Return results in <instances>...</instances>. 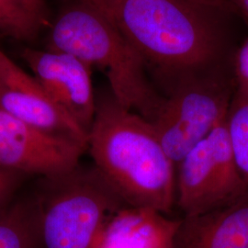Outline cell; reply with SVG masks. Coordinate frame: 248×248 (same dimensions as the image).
Listing matches in <instances>:
<instances>
[{"label": "cell", "mask_w": 248, "mask_h": 248, "mask_svg": "<svg viewBox=\"0 0 248 248\" xmlns=\"http://www.w3.org/2000/svg\"><path fill=\"white\" fill-rule=\"evenodd\" d=\"M24 177L26 175L0 166V210L8 206Z\"/></svg>", "instance_id": "2e32d148"}, {"label": "cell", "mask_w": 248, "mask_h": 248, "mask_svg": "<svg viewBox=\"0 0 248 248\" xmlns=\"http://www.w3.org/2000/svg\"><path fill=\"white\" fill-rule=\"evenodd\" d=\"M86 151L0 109V166L3 168L26 176L56 177L75 169Z\"/></svg>", "instance_id": "ba28073f"}, {"label": "cell", "mask_w": 248, "mask_h": 248, "mask_svg": "<svg viewBox=\"0 0 248 248\" xmlns=\"http://www.w3.org/2000/svg\"><path fill=\"white\" fill-rule=\"evenodd\" d=\"M48 50L70 53L106 75L110 93L128 109L152 121L163 97L146 77V62L98 10L76 0L53 23Z\"/></svg>", "instance_id": "3957f363"}, {"label": "cell", "mask_w": 248, "mask_h": 248, "mask_svg": "<svg viewBox=\"0 0 248 248\" xmlns=\"http://www.w3.org/2000/svg\"><path fill=\"white\" fill-rule=\"evenodd\" d=\"M0 248H42L34 199L0 210Z\"/></svg>", "instance_id": "7c38bea8"}, {"label": "cell", "mask_w": 248, "mask_h": 248, "mask_svg": "<svg viewBox=\"0 0 248 248\" xmlns=\"http://www.w3.org/2000/svg\"><path fill=\"white\" fill-rule=\"evenodd\" d=\"M37 192L42 248H95L108 220L127 206L94 165L44 177Z\"/></svg>", "instance_id": "277c9868"}, {"label": "cell", "mask_w": 248, "mask_h": 248, "mask_svg": "<svg viewBox=\"0 0 248 248\" xmlns=\"http://www.w3.org/2000/svg\"><path fill=\"white\" fill-rule=\"evenodd\" d=\"M196 5L218 14L228 12L232 9L230 0H188Z\"/></svg>", "instance_id": "ac0fdd59"}, {"label": "cell", "mask_w": 248, "mask_h": 248, "mask_svg": "<svg viewBox=\"0 0 248 248\" xmlns=\"http://www.w3.org/2000/svg\"><path fill=\"white\" fill-rule=\"evenodd\" d=\"M235 93L248 97V40L241 45L232 63Z\"/></svg>", "instance_id": "9a60e30c"}, {"label": "cell", "mask_w": 248, "mask_h": 248, "mask_svg": "<svg viewBox=\"0 0 248 248\" xmlns=\"http://www.w3.org/2000/svg\"><path fill=\"white\" fill-rule=\"evenodd\" d=\"M0 109L18 121L88 150L89 134L67 115L33 76L0 49Z\"/></svg>", "instance_id": "52a82bcc"}, {"label": "cell", "mask_w": 248, "mask_h": 248, "mask_svg": "<svg viewBox=\"0 0 248 248\" xmlns=\"http://www.w3.org/2000/svg\"><path fill=\"white\" fill-rule=\"evenodd\" d=\"M226 128L248 202V97L234 93L226 116Z\"/></svg>", "instance_id": "4fadbf2b"}, {"label": "cell", "mask_w": 248, "mask_h": 248, "mask_svg": "<svg viewBox=\"0 0 248 248\" xmlns=\"http://www.w3.org/2000/svg\"><path fill=\"white\" fill-rule=\"evenodd\" d=\"M21 55L53 101L89 134L97 106L92 68L63 52L25 48Z\"/></svg>", "instance_id": "9c48e42d"}, {"label": "cell", "mask_w": 248, "mask_h": 248, "mask_svg": "<svg viewBox=\"0 0 248 248\" xmlns=\"http://www.w3.org/2000/svg\"><path fill=\"white\" fill-rule=\"evenodd\" d=\"M179 221L127 205L108 220L95 248H173Z\"/></svg>", "instance_id": "30bf717a"}, {"label": "cell", "mask_w": 248, "mask_h": 248, "mask_svg": "<svg viewBox=\"0 0 248 248\" xmlns=\"http://www.w3.org/2000/svg\"><path fill=\"white\" fill-rule=\"evenodd\" d=\"M234 93L232 70L226 74L213 66L177 78L151 121L176 166L226 119Z\"/></svg>", "instance_id": "5b68a950"}, {"label": "cell", "mask_w": 248, "mask_h": 248, "mask_svg": "<svg viewBox=\"0 0 248 248\" xmlns=\"http://www.w3.org/2000/svg\"><path fill=\"white\" fill-rule=\"evenodd\" d=\"M20 6L41 25L48 21V9L46 0H17Z\"/></svg>", "instance_id": "e0dca14e"}, {"label": "cell", "mask_w": 248, "mask_h": 248, "mask_svg": "<svg viewBox=\"0 0 248 248\" xmlns=\"http://www.w3.org/2000/svg\"><path fill=\"white\" fill-rule=\"evenodd\" d=\"M42 26L17 0H0V32L18 41H31Z\"/></svg>", "instance_id": "5bb4252c"}, {"label": "cell", "mask_w": 248, "mask_h": 248, "mask_svg": "<svg viewBox=\"0 0 248 248\" xmlns=\"http://www.w3.org/2000/svg\"><path fill=\"white\" fill-rule=\"evenodd\" d=\"M173 248H248V202L183 216Z\"/></svg>", "instance_id": "8fae6325"}, {"label": "cell", "mask_w": 248, "mask_h": 248, "mask_svg": "<svg viewBox=\"0 0 248 248\" xmlns=\"http://www.w3.org/2000/svg\"><path fill=\"white\" fill-rule=\"evenodd\" d=\"M104 15L144 61L177 78L216 65L215 13L188 0H79Z\"/></svg>", "instance_id": "7a4b0ae2"}, {"label": "cell", "mask_w": 248, "mask_h": 248, "mask_svg": "<svg viewBox=\"0 0 248 248\" xmlns=\"http://www.w3.org/2000/svg\"><path fill=\"white\" fill-rule=\"evenodd\" d=\"M232 9H237L248 18V0H230Z\"/></svg>", "instance_id": "d6986e66"}, {"label": "cell", "mask_w": 248, "mask_h": 248, "mask_svg": "<svg viewBox=\"0 0 248 248\" xmlns=\"http://www.w3.org/2000/svg\"><path fill=\"white\" fill-rule=\"evenodd\" d=\"M225 121L176 166V204L184 216L247 202V186L234 158Z\"/></svg>", "instance_id": "8992f818"}, {"label": "cell", "mask_w": 248, "mask_h": 248, "mask_svg": "<svg viewBox=\"0 0 248 248\" xmlns=\"http://www.w3.org/2000/svg\"><path fill=\"white\" fill-rule=\"evenodd\" d=\"M88 150L94 166L129 206L169 215L176 204V165L150 121L113 95L97 98Z\"/></svg>", "instance_id": "6da1fadb"}]
</instances>
